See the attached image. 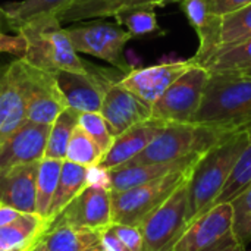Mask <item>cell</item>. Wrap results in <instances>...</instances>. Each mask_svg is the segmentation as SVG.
Here are the masks:
<instances>
[{"mask_svg": "<svg viewBox=\"0 0 251 251\" xmlns=\"http://www.w3.org/2000/svg\"><path fill=\"white\" fill-rule=\"evenodd\" d=\"M201 103L191 124L226 132L251 131V76L241 72H209Z\"/></svg>", "mask_w": 251, "mask_h": 251, "instance_id": "cell-2", "label": "cell"}, {"mask_svg": "<svg viewBox=\"0 0 251 251\" xmlns=\"http://www.w3.org/2000/svg\"><path fill=\"white\" fill-rule=\"evenodd\" d=\"M37 171L38 163H28L0 171V204L21 213H37Z\"/></svg>", "mask_w": 251, "mask_h": 251, "instance_id": "cell-18", "label": "cell"}, {"mask_svg": "<svg viewBox=\"0 0 251 251\" xmlns=\"http://www.w3.org/2000/svg\"><path fill=\"white\" fill-rule=\"evenodd\" d=\"M188 182V181H187ZM182 184L165 203L146 216L140 226L144 251H172L188 226V188Z\"/></svg>", "mask_w": 251, "mask_h": 251, "instance_id": "cell-8", "label": "cell"}, {"mask_svg": "<svg viewBox=\"0 0 251 251\" xmlns=\"http://www.w3.org/2000/svg\"><path fill=\"white\" fill-rule=\"evenodd\" d=\"M101 234V231L71 224H53L41 240L49 251H85L100 241Z\"/></svg>", "mask_w": 251, "mask_h": 251, "instance_id": "cell-23", "label": "cell"}, {"mask_svg": "<svg viewBox=\"0 0 251 251\" xmlns=\"http://www.w3.org/2000/svg\"><path fill=\"white\" fill-rule=\"evenodd\" d=\"M110 229L116 234V237L126 246L129 251H144V240L137 225H125V224H112Z\"/></svg>", "mask_w": 251, "mask_h": 251, "instance_id": "cell-35", "label": "cell"}, {"mask_svg": "<svg viewBox=\"0 0 251 251\" xmlns=\"http://www.w3.org/2000/svg\"><path fill=\"white\" fill-rule=\"evenodd\" d=\"M172 251H246L232 229L231 204H216L191 221Z\"/></svg>", "mask_w": 251, "mask_h": 251, "instance_id": "cell-7", "label": "cell"}, {"mask_svg": "<svg viewBox=\"0 0 251 251\" xmlns=\"http://www.w3.org/2000/svg\"><path fill=\"white\" fill-rule=\"evenodd\" d=\"M100 241L110 251H129L126 249V246L116 237V234L110 229V226L106 231H103Z\"/></svg>", "mask_w": 251, "mask_h": 251, "instance_id": "cell-38", "label": "cell"}, {"mask_svg": "<svg viewBox=\"0 0 251 251\" xmlns=\"http://www.w3.org/2000/svg\"><path fill=\"white\" fill-rule=\"evenodd\" d=\"M84 1H90V0H72L71 4H78V3H84Z\"/></svg>", "mask_w": 251, "mask_h": 251, "instance_id": "cell-44", "label": "cell"}, {"mask_svg": "<svg viewBox=\"0 0 251 251\" xmlns=\"http://www.w3.org/2000/svg\"><path fill=\"white\" fill-rule=\"evenodd\" d=\"M0 31H1V32L10 31L9 22H7V16H6V12H4L3 6H0Z\"/></svg>", "mask_w": 251, "mask_h": 251, "instance_id": "cell-41", "label": "cell"}, {"mask_svg": "<svg viewBox=\"0 0 251 251\" xmlns=\"http://www.w3.org/2000/svg\"><path fill=\"white\" fill-rule=\"evenodd\" d=\"M78 115H79L78 112L68 107L50 125V132H49L46 151H44L46 159L65 160L69 140L72 137L74 129L78 125Z\"/></svg>", "mask_w": 251, "mask_h": 251, "instance_id": "cell-27", "label": "cell"}, {"mask_svg": "<svg viewBox=\"0 0 251 251\" xmlns=\"http://www.w3.org/2000/svg\"><path fill=\"white\" fill-rule=\"evenodd\" d=\"M28 251H49L47 250V247H46V244H44V241L43 240H40L38 243H35L31 249Z\"/></svg>", "mask_w": 251, "mask_h": 251, "instance_id": "cell-43", "label": "cell"}, {"mask_svg": "<svg viewBox=\"0 0 251 251\" xmlns=\"http://www.w3.org/2000/svg\"><path fill=\"white\" fill-rule=\"evenodd\" d=\"M231 132L199 124H166L157 137L128 163H171L201 156Z\"/></svg>", "mask_w": 251, "mask_h": 251, "instance_id": "cell-4", "label": "cell"}, {"mask_svg": "<svg viewBox=\"0 0 251 251\" xmlns=\"http://www.w3.org/2000/svg\"><path fill=\"white\" fill-rule=\"evenodd\" d=\"M53 224H71L101 232L106 231L112 225V191L87 185Z\"/></svg>", "mask_w": 251, "mask_h": 251, "instance_id": "cell-13", "label": "cell"}, {"mask_svg": "<svg viewBox=\"0 0 251 251\" xmlns=\"http://www.w3.org/2000/svg\"><path fill=\"white\" fill-rule=\"evenodd\" d=\"M241 74H246V75H250L251 76V69H249V71H244V72H241Z\"/></svg>", "mask_w": 251, "mask_h": 251, "instance_id": "cell-45", "label": "cell"}, {"mask_svg": "<svg viewBox=\"0 0 251 251\" xmlns=\"http://www.w3.org/2000/svg\"><path fill=\"white\" fill-rule=\"evenodd\" d=\"M16 34H21L26 43L22 59L35 68L56 74L87 72L93 66L79 57L57 15L29 21Z\"/></svg>", "mask_w": 251, "mask_h": 251, "instance_id": "cell-3", "label": "cell"}, {"mask_svg": "<svg viewBox=\"0 0 251 251\" xmlns=\"http://www.w3.org/2000/svg\"><path fill=\"white\" fill-rule=\"evenodd\" d=\"M193 65L194 62L187 59L131 69L119 79V84L149 106H153L165 94V91Z\"/></svg>", "mask_w": 251, "mask_h": 251, "instance_id": "cell-14", "label": "cell"}, {"mask_svg": "<svg viewBox=\"0 0 251 251\" xmlns=\"http://www.w3.org/2000/svg\"><path fill=\"white\" fill-rule=\"evenodd\" d=\"M251 0H216V6H218V12L221 15L229 13L232 10H237L243 6L250 4Z\"/></svg>", "mask_w": 251, "mask_h": 251, "instance_id": "cell-39", "label": "cell"}, {"mask_svg": "<svg viewBox=\"0 0 251 251\" xmlns=\"http://www.w3.org/2000/svg\"><path fill=\"white\" fill-rule=\"evenodd\" d=\"M204 66L193 65L151 106V118L163 124H188L193 121L209 79Z\"/></svg>", "mask_w": 251, "mask_h": 251, "instance_id": "cell-9", "label": "cell"}, {"mask_svg": "<svg viewBox=\"0 0 251 251\" xmlns=\"http://www.w3.org/2000/svg\"><path fill=\"white\" fill-rule=\"evenodd\" d=\"M101 159H103V151L100 150V147L81 126L76 125L69 140L65 160H69L72 163L85 168H91L99 165Z\"/></svg>", "mask_w": 251, "mask_h": 251, "instance_id": "cell-30", "label": "cell"}, {"mask_svg": "<svg viewBox=\"0 0 251 251\" xmlns=\"http://www.w3.org/2000/svg\"><path fill=\"white\" fill-rule=\"evenodd\" d=\"M26 49L25 38L21 34L9 35L0 31V54H12L15 57H22Z\"/></svg>", "mask_w": 251, "mask_h": 251, "instance_id": "cell-36", "label": "cell"}, {"mask_svg": "<svg viewBox=\"0 0 251 251\" xmlns=\"http://www.w3.org/2000/svg\"><path fill=\"white\" fill-rule=\"evenodd\" d=\"M251 187V138L247 147L240 154L224 190L221 191L216 204L229 203L235 197H238L241 193L249 190ZM215 204V206H216Z\"/></svg>", "mask_w": 251, "mask_h": 251, "instance_id": "cell-31", "label": "cell"}, {"mask_svg": "<svg viewBox=\"0 0 251 251\" xmlns=\"http://www.w3.org/2000/svg\"><path fill=\"white\" fill-rule=\"evenodd\" d=\"M116 24L124 26L132 37H143L150 34L163 35L165 29L160 28L154 7H135L119 12L113 16Z\"/></svg>", "mask_w": 251, "mask_h": 251, "instance_id": "cell-29", "label": "cell"}, {"mask_svg": "<svg viewBox=\"0 0 251 251\" xmlns=\"http://www.w3.org/2000/svg\"><path fill=\"white\" fill-rule=\"evenodd\" d=\"M179 6L199 37V49L190 59L203 66L221 47L222 15L216 0H181Z\"/></svg>", "mask_w": 251, "mask_h": 251, "instance_id": "cell-15", "label": "cell"}, {"mask_svg": "<svg viewBox=\"0 0 251 251\" xmlns=\"http://www.w3.org/2000/svg\"><path fill=\"white\" fill-rule=\"evenodd\" d=\"M0 251H6V250H3V249H1V247H0Z\"/></svg>", "mask_w": 251, "mask_h": 251, "instance_id": "cell-46", "label": "cell"}, {"mask_svg": "<svg viewBox=\"0 0 251 251\" xmlns=\"http://www.w3.org/2000/svg\"><path fill=\"white\" fill-rule=\"evenodd\" d=\"M190 169L176 171L147 184L112 193V224L140 225L190 178Z\"/></svg>", "mask_w": 251, "mask_h": 251, "instance_id": "cell-5", "label": "cell"}, {"mask_svg": "<svg viewBox=\"0 0 251 251\" xmlns=\"http://www.w3.org/2000/svg\"><path fill=\"white\" fill-rule=\"evenodd\" d=\"M85 251H110L101 241H99V243H96L94 246H91L90 249H87Z\"/></svg>", "mask_w": 251, "mask_h": 251, "instance_id": "cell-42", "label": "cell"}, {"mask_svg": "<svg viewBox=\"0 0 251 251\" xmlns=\"http://www.w3.org/2000/svg\"><path fill=\"white\" fill-rule=\"evenodd\" d=\"M25 62L28 109L26 121L41 125H51L57 116L68 109V103L57 85L56 74L43 71Z\"/></svg>", "mask_w": 251, "mask_h": 251, "instance_id": "cell-11", "label": "cell"}, {"mask_svg": "<svg viewBox=\"0 0 251 251\" xmlns=\"http://www.w3.org/2000/svg\"><path fill=\"white\" fill-rule=\"evenodd\" d=\"M251 131H235L206 150L193 165L188 188V225L216 204L240 154L250 143Z\"/></svg>", "mask_w": 251, "mask_h": 251, "instance_id": "cell-1", "label": "cell"}, {"mask_svg": "<svg viewBox=\"0 0 251 251\" xmlns=\"http://www.w3.org/2000/svg\"><path fill=\"white\" fill-rule=\"evenodd\" d=\"M22 213L13 207H9V206H4V204H0V228L6 226V225H10L12 222H15Z\"/></svg>", "mask_w": 251, "mask_h": 251, "instance_id": "cell-40", "label": "cell"}, {"mask_svg": "<svg viewBox=\"0 0 251 251\" xmlns=\"http://www.w3.org/2000/svg\"><path fill=\"white\" fill-rule=\"evenodd\" d=\"M209 72H244L251 69V38L218 50L204 65Z\"/></svg>", "mask_w": 251, "mask_h": 251, "instance_id": "cell-28", "label": "cell"}, {"mask_svg": "<svg viewBox=\"0 0 251 251\" xmlns=\"http://www.w3.org/2000/svg\"><path fill=\"white\" fill-rule=\"evenodd\" d=\"M75 24L76 25L65 29L78 53L101 59L124 74L131 71V66L125 60L124 50L126 43L134 37L124 26L96 19Z\"/></svg>", "mask_w": 251, "mask_h": 251, "instance_id": "cell-6", "label": "cell"}, {"mask_svg": "<svg viewBox=\"0 0 251 251\" xmlns=\"http://www.w3.org/2000/svg\"><path fill=\"white\" fill-rule=\"evenodd\" d=\"M181 0H90L63 7L57 18L62 24H75L91 19L115 16L119 12L135 7H163Z\"/></svg>", "mask_w": 251, "mask_h": 251, "instance_id": "cell-20", "label": "cell"}, {"mask_svg": "<svg viewBox=\"0 0 251 251\" xmlns=\"http://www.w3.org/2000/svg\"><path fill=\"white\" fill-rule=\"evenodd\" d=\"M166 124L150 118L141 124L134 125L121 135L115 137L110 149L104 153L101 162L99 163L104 169H115L121 165L128 163L137 157L163 129Z\"/></svg>", "mask_w": 251, "mask_h": 251, "instance_id": "cell-19", "label": "cell"}, {"mask_svg": "<svg viewBox=\"0 0 251 251\" xmlns=\"http://www.w3.org/2000/svg\"><path fill=\"white\" fill-rule=\"evenodd\" d=\"M91 66L87 72H56L57 85L68 103V107L78 113L84 112H100L104 94L107 88L116 82L107 76L106 69Z\"/></svg>", "mask_w": 251, "mask_h": 251, "instance_id": "cell-12", "label": "cell"}, {"mask_svg": "<svg viewBox=\"0 0 251 251\" xmlns=\"http://www.w3.org/2000/svg\"><path fill=\"white\" fill-rule=\"evenodd\" d=\"M50 125L26 121L0 146V171L38 163L44 157Z\"/></svg>", "mask_w": 251, "mask_h": 251, "instance_id": "cell-17", "label": "cell"}, {"mask_svg": "<svg viewBox=\"0 0 251 251\" xmlns=\"http://www.w3.org/2000/svg\"><path fill=\"white\" fill-rule=\"evenodd\" d=\"M87 175H88V168L72 163L69 160H63L59 184L54 191L49 216H47L50 225L66 209V206L88 185Z\"/></svg>", "mask_w": 251, "mask_h": 251, "instance_id": "cell-24", "label": "cell"}, {"mask_svg": "<svg viewBox=\"0 0 251 251\" xmlns=\"http://www.w3.org/2000/svg\"><path fill=\"white\" fill-rule=\"evenodd\" d=\"M247 38H251V3L222 15V43L218 50L235 46Z\"/></svg>", "mask_w": 251, "mask_h": 251, "instance_id": "cell-32", "label": "cell"}, {"mask_svg": "<svg viewBox=\"0 0 251 251\" xmlns=\"http://www.w3.org/2000/svg\"><path fill=\"white\" fill-rule=\"evenodd\" d=\"M26 71L22 57L0 65V146L26 122Z\"/></svg>", "mask_w": 251, "mask_h": 251, "instance_id": "cell-10", "label": "cell"}, {"mask_svg": "<svg viewBox=\"0 0 251 251\" xmlns=\"http://www.w3.org/2000/svg\"><path fill=\"white\" fill-rule=\"evenodd\" d=\"M63 160L57 159H46L43 157L38 162L37 171V196H35V210L40 216H49V210L51 206V200L54 191L59 184L60 171Z\"/></svg>", "mask_w": 251, "mask_h": 251, "instance_id": "cell-26", "label": "cell"}, {"mask_svg": "<svg viewBox=\"0 0 251 251\" xmlns=\"http://www.w3.org/2000/svg\"><path fill=\"white\" fill-rule=\"evenodd\" d=\"M200 157V156H199ZM199 157L184 159L171 163H151V165H137V163H125L115 169H110V184L112 193H121L157 178H162L168 174L176 171H185L193 168Z\"/></svg>", "mask_w": 251, "mask_h": 251, "instance_id": "cell-21", "label": "cell"}, {"mask_svg": "<svg viewBox=\"0 0 251 251\" xmlns=\"http://www.w3.org/2000/svg\"><path fill=\"white\" fill-rule=\"evenodd\" d=\"M232 207V229L237 240L247 247L251 243V187L229 201Z\"/></svg>", "mask_w": 251, "mask_h": 251, "instance_id": "cell-33", "label": "cell"}, {"mask_svg": "<svg viewBox=\"0 0 251 251\" xmlns=\"http://www.w3.org/2000/svg\"><path fill=\"white\" fill-rule=\"evenodd\" d=\"M72 0H19L3 4L10 31H18L29 21L57 15Z\"/></svg>", "mask_w": 251, "mask_h": 251, "instance_id": "cell-25", "label": "cell"}, {"mask_svg": "<svg viewBox=\"0 0 251 251\" xmlns=\"http://www.w3.org/2000/svg\"><path fill=\"white\" fill-rule=\"evenodd\" d=\"M87 184L93 187H100L112 191V184H110V171L104 169L100 165L88 168V175H87Z\"/></svg>", "mask_w": 251, "mask_h": 251, "instance_id": "cell-37", "label": "cell"}, {"mask_svg": "<svg viewBox=\"0 0 251 251\" xmlns=\"http://www.w3.org/2000/svg\"><path fill=\"white\" fill-rule=\"evenodd\" d=\"M78 126H81L100 147V150L104 153L110 149L115 137L112 135L104 118L100 112H84L78 115Z\"/></svg>", "mask_w": 251, "mask_h": 251, "instance_id": "cell-34", "label": "cell"}, {"mask_svg": "<svg viewBox=\"0 0 251 251\" xmlns=\"http://www.w3.org/2000/svg\"><path fill=\"white\" fill-rule=\"evenodd\" d=\"M50 228L38 213H22L15 222L0 228V247L6 251H28Z\"/></svg>", "mask_w": 251, "mask_h": 251, "instance_id": "cell-22", "label": "cell"}, {"mask_svg": "<svg viewBox=\"0 0 251 251\" xmlns=\"http://www.w3.org/2000/svg\"><path fill=\"white\" fill-rule=\"evenodd\" d=\"M100 113L112 135L118 137L134 125L149 121L151 118V106L144 103L116 81L107 88Z\"/></svg>", "mask_w": 251, "mask_h": 251, "instance_id": "cell-16", "label": "cell"}]
</instances>
